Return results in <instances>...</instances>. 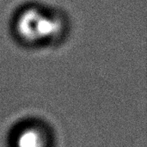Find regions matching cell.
<instances>
[{"instance_id": "cell-1", "label": "cell", "mask_w": 147, "mask_h": 147, "mask_svg": "<svg viewBox=\"0 0 147 147\" xmlns=\"http://www.w3.org/2000/svg\"><path fill=\"white\" fill-rule=\"evenodd\" d=\"M63 20L40 7L23 9L16 18L17 36L29 45H39L58 39L63 33Z\"/></svg>"}, {"instance_id": "cell-2", "label": "cell", "mask_w": 147, "mask_h": 147, "mask_svg": "<svg viewBox=\"0 0 147 147\" xmlns=\"http://www.w3.org/2000/svg\"><path fill=\"white\" fill-rule=\"evenodd\" d=\"M52 143L50 130L37 121L22 122L10 137L11 147H52Z\"/></svg>"}]
</instances>
